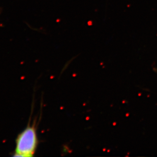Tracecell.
<instances>
[{
  "label": "cell",
  "instance_id": "1",
  "mask_svg": "<svg viewBox=\"0 0 157 157\" xmlns=\"http://www.w3.org/2000/svg\"><path fill=\"white\" fill-rule=\"evenodd\" d=\"M38 144L36 129L34 125L29 126L18 136L16 140L14 156L32 157Z\"/></svg>",
  "mask_w": 157,
  "mask_h": 157
}]
</instances>
